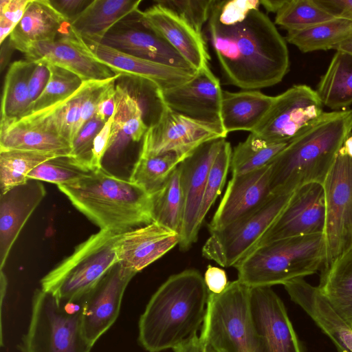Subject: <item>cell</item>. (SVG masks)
<instances>
[{
  "label": "cell",
  "instance_id": "16",
  "mask_svg": "<svg viewBox=\"0 0 352 352\" xmlns=\"http://www.w3.org/2000/svg\"><path fill=\"white\" fill-rule=\"evenodd\" d=\"M69 30L86 53L107 65L116 75L140 78L160 91L181 86L192 79L197 72L129 55L101 43L85 39Z\"/></svg>",
  "mask_w": 352,
  "mask_h": 352
},
{
  "label": "cell",
  "instance_id": "11",
  "mask_svg": "<svg viewBox=\"0 0 352 352\" xmlns=\"http://www.w3.org/2000/svg\"><path fill=\"white\" fill-rule=\"evenodd\" d=\"M226 136L221 128L185 116L162 102L157 120L143 138L139 156L175 153L187 157L202 144Z\"/></svg>",
  "mask_w": 352,
  "mask_h": 352
},
{
  "label": "cell",
  "instance_id": "34",
  "mask_svg": "<svg viewBox=\"0 0 352 352\" xmlns=\"http://www.w3.org/2000/svg\"><path fill=\"white\" fill-rule=\"evenodd\" d=\"M287 32L286 41L302 52L336 50L352 39V21L334 18L306 29Z\"/></svg>",
  "mask_w": 352,
  "mask_h": 352
},
{
  "label": "cell",
  "instance_id": "44",
  "mask_svg": "<svg viewBox=\"0 0 352 352\" xmlns=\"http://www.w3.org/2000/svg\"><path fill=\"white\" fill-rule=\"evenodd\" d=\"M104 124L95 114L80 129L72 144L71 156L79 164L91 170L94 140Z\"/></svg>",
  "mask_w": 352,
  "mask_h": 352
},
{
  "label": "cell",
  "instance_id": "4",
  "mask_svg": "<svg viewBox=\"0 0 352 352\" xmlns=\"http://www.w3.org/2000/svg\"><path fill=\"white\" fill-rule=\"evenodd\" d=\"M58 188L102 230L120 234L153 222L151 195L102 168Z\"/></svg>",
  "mask_w": 352,
  "mask_h": 352
},
{
  "label": "cell",
  "instance_id": "48",
  "mask_svg": "<svg viewBox=\"0 0 352 352\" xmlns=\"http://www.w3.org/2000/svg\"><path fill=\"white\" fill-rule=\"evenodd\" d=\"M121 75L115 76L102 92L96 107V115L105 123L116 110V81Z\"/></svg>",
  "mask_w": 352,
  "mask_h": 352
},
{
  "label": "cell",
  "instance_id": "3",
  "mask_svg": "<svg viewBox=\"0 0 352 352\" xmlns=\"http://www.w3.org/2000/svg\"><path fill=\"white\" fill-rule=\"evenodd\" d=\"M351 132L352 109L324 112L272 162V193L294 192L309 183L322 184Z\"/></svg>",
  "mask_w": 352,
  "mask_h": 352
},
{
  "label": "cell",
  "instance_id": "49",
  "mask_svg": "<svg viewBox=\"0 0 352 352\" xmlns=\"http://www.w3.org/2000/svg\"><path fill=\"white\" fill-rule=\"evenodd\" d=\"M34 63L35 67L31 74L28 86L31 104L42 94L50 78V71L47 65L41 62Z\"/></svg>",
  "mask_w": 352,
  "mask_h": 352
},
{
  "label": "cell",
  "instance_id": "20",
  "mask_svg": "<svg viewBox=\"0 0 352 352\" xmlns=\"http://www.w3.org/2000/svg\"><path fill=\"white\" fill-rule=\"evenodd\" d=\"M19 52L27 60L62 67L83 81L105 80L116 76L107 65L86 53L70 30L53 41L30 43Z\"/></svg>",
  "mask_w": 352,
  "mask_h": 352
},
{
  "label": "cell",
  "instance_id": "51",
  "mask_svg": "<svg viewBox=\"0 0 352 352\" xmlns=\"http://www.w3.org/2000/svg\"><path fill=\"white\" fill-rule=\"evenodd\" d=\"M52 6L69 23L74 20L92 1L50 0Z\"/></svg>",
  "mask_w": 352,
  "mask_h": 352
},
{
  "label": "cell",
  "instance_id": "29",
  "mask_svg": "<svg viewBox=\"0 0 352 352\" xmlns=\"http://www.w3.org/2000/svg\"><path fill=\"white\" fill-rule=\"evenodd\" d=\"M100 81H83L80 87L65 100L37 113L26 116L19 122L38 125L50 130L68 140L72 145L80 119L82 104Z\"/></svg>",
  "mask_w": 352,
  "mask_h": 352
},
{
  "label": "cell",
  "instance_id": "17",
  "mask_svg": "<svg viewBox=\"0 0 352 352\" xmlns=\"http://www.w3.org/2000/svg\"><path fill=\"white\" fill-rule=\"evenodd\" d=\"M223 138L198 147L177 166L184 199V212L179 246L188 250L197 240L199 217L207 177Z\"/></svg>",
  "mask_w": 352,
  "mask_h": 352
},
{
  "label": "cell",
  "instance_id": "43",
  "mask_svg": "<svg viewBox=\"0 0 352 352\" xmlns=\"http://www.w3.org/2000/svg\"><path fill=\"white\" fill-rule=\"evenodd\" d=\"M214 0H167L156 3L168 9L202 34V28L210 17Z\"/></svg>",
  "mask_w": 352,
  "mask_h": 352
},
{
  "label": "cell",
  "instance_id": "9",
  "mask_svg": "<svg viewBox=\"0 0 352 352\" xmlns=\"http://www.w3.org/2000/svg\"><path fill=\"white\" fill-rule=\"evenodd\" d=\"M294 192L272 193L253 211L221 230L211 232L202 248V255L222 267H234L256 245Z\"/></svg>",
  "mask_w": 352,
  "mask_h": 352
},
{
  "label": "cell",
  "instance_id": "37",
  "mask_svg": "<svg viewBox=\"0 0 352 352\" xmlns=\"http://www.w3.org/2000/svg\"><path fill=\"white\" fill-rule=\"evenodd\" d=\"M185 158L175 153L139 156L129 179L151 195L164 186L173 171Z\"/></svg>",
  "mask_w": 352,
  "mask_h": 352
},
{
  "label": "cell",
  "instance_id": "41",
  "mask_svg": "<svg viewBox=\"0 0 352 352\" xmlns=\"http://www.w3.org/2000/svg\"><path fill=\"white\" fill-rule=\"evenodd\" d=\"M91 170L79 164L71 155L52 157L35 167L28 179L60 185L76 182Z\"/></svg>",
  "mask_w": 352,
  "mask_h": 352
},
{
  "label": "cell",
  "instance_id": "52",
  "mask_svg": "<svg viewBox=\"0 0 352 352\" xmlns=\"http://www.w3.org/2000/svg\"><path fill=\"white\" fill-rule=\"evenodd\" d=\"M335 18L352 21V0H318Z\"/></svg>",
  "mask_w": 352,
  "mask_h": 352
},
{
  "label": "cell",
  "instance_id": "35",
  "mask_svg": "<svg viewBox=\"0 0 352 352\" xmlns=\"http://www.w3.org/2000/svg\"><path fill=\"white\" fill-rule=\"evenodd\" d=\"M151 197L153 222L180 235L184 218V199L177 167L164 186Z\"/></svg>",
  "mask_w": 352,
  "mask_h": 352
},
{
  "label": "cell",
  "instance_id": "42",
  "mask_svg": "<svg viewBox=\"0 0 352 352\" xmlns=\"http://www.w3.org/2000/svg\"><path fill=\"white\" fill-rule=\"evenodd\" d=\"M232 152V149L230 142L224 139L212 162L207 177L199 217L200 228L207 213L217 197L221 194L224 186L230 168Z\"/></svg>",
  "mask_w": 352,
  "mask_h": 352
},
{
  "label": "cell",
  "instance_id": "15",
  "mask_svg": "<svg viewBox=\"0 0 352 352\" xmlns=\"http://www.w3.org/2000/svg\"><path fill=\"white\" fill-rule=\"evenodd\" d=\"M250 306L261 352H303L285 306L272 287H250Z\"/></svg>",
  "mask_w": 352,
  "mask_h": 352
},
{
  "label": "cell",
  "instance_id": "23",
  "mask_svg": "<svg viewBox=\"0 0 352 352\" xmlns=\"http://www.w3.org/2000/svg\"><path fill=\"white\" fill-rule=\"evenodd\" d=\"M41 181L28 179L0 195V270L23 226L45 197Z\"/></svg>",
  "mask_w": 352,
  "mask_h": 352
},
{
  "label": "cell",
  "instance_id": "1",
  "mask_svg": "<svg viewBox=\"0 0 352 352\" xmlns=\"http://www.w3.org/2000/svg\"><path fill=\"white\" fill-rule=\"evenodd\" d=\"M207 23L211 45L228 84L258 90L279 83L288 73L286 40L259 9L234 24H221L210 14Z\"/></svg>",
  "mask_w": 352,
  "mask_h": 352
},
{
  "label": "cell",
  "instance_id": "38",
  "mask_svg": "<svg viewBox=\"0 0 352 352\" xmlns=\"http://www.w3.org/2000/svg\"><path fill=\"white\" fill-rule=\"evenodd\" d=\"M57 155L24 150L0 151L1 193L25 183L29 173L40 164Z\"/></svg>",
  "mask_w": 352,
  "mask_h": 352
},
{
  "label": "cell",
  "instance_id": "30",
  "mask_svg": "<svg viewBox=\"0 0 352 352\" xmlns=\"http://www.w3.org/2000/svg\"><path fill=\"white\" fill-rule=\"evenodd\" d=\"M24 150L71 155V143L59 135L40 126L17 122L0 131V151Z\"/></svg>",
  "mask_w": 352,
  "mask_h": 352
},
{
  "label": "cell",
  "instance_id": "24",
  "mask_svg": "<svg viewBox=\"0 0 352 352\" xmlns=\"http://www.w3.org/2000/svg\"><path fill=\"white\" fill-rule=\"evenodd\" d=\"M179 234L152 222L122 233L116 242L118 262L138 273L179 245Z\"/></svg>",
  "mask_w": 352,
  "mask_h": 352
},
{
  "label": "cell",
  "instance_id": "28",
  "mask_svg": "<svg viewBox=\"0 0 352 352\" xmlns=\"http://www.w3.org/2000/svg\"><path fill=\"white\" fill-rule=\"evenodd\" d=\"M274 96L259 90L222 91L221 115L222 126L228 134L232 131L252 132L270 109Z\"/></svg>",
  "mask_w": 352,
  "mask_h": 352
},
{
  "label": "cell",
  "instance_id": "40",
  "mask_svg": "<svg viewBox=\"0 0 352 352\" xmlns=\"http://www.w3.org/2000/svg\"><path fill=\"white\" fill-rule=\"evenodd\" d=\"M45 64L50 71L49 80L42 94L31 104L25 116L37 113L65 100L76 92L83 82L78 75L69 70L52 64Z\"/></svg>",
  "mask_w": 352,
  "mask_h": 352
},
{
  "label": "cell",
  "instance_id": "21",
  "mask_svg": "<svg viewBox=\"0 0 352 352\" xmlns=\"http://www.w3.org/2000/svg\"><path fill=\"white\" fill-rule=\"evenodd\" d=\"M271 164L253 172L232 175L211 219L210 232L221 230L259 207L272 194Z\"/></svg>",
  "mask_w": 352,
  "mask_h": 352
},
{
  "label": "cell",
  "instance_id": "22",
  "mask_svg": "<svg viewBox=\"0 0 352 352\" xmlns=\"http://www.w3.org/2000/svg\"><path fill=\"white\" fill-rule=\"evenodd\" d=\"M142 22L164 39L197 72L208 65L203 36L175 13L155 3L141 12Z\"/></svg>",
  "mask_w": 352,
  "mask_h": 352
},
{
  "label": "cell",
  "instance_id": "45",
  "mask_svg": "<svg viewBox=\"0 0 352 352\" xmlns=\"http://www.w3.org/2000/svg\"><path fill=\"white\" fill-rule=\"evenodd\" d=\"M260 1H214L210 16L223 25H232L245 19L249 12L259 9Z\"/></svg>",
  "mask_w": 352,
  "mask_h": 352
},
{
  "label": "cell",
  "instance_id": "54",
  "mask_svg": "<svg viewBox=\"0 0 352 352\" xmlns=\"http://www.w3.org/2000/svg\"><path fill=\"white\" fill-rule=\"evenodd\" d=\"M1 46V71L3 72L10 60L13 50L15 49L11 45L9 38Z\"/></svg>",
  "mask_w": 352,
  "mask_h": 352
},
{
  "label": "cell",
  "instance_id": "39",
  "mask_svg": "<svg viewBox=\"0 0 352 352\" xmlns=\"http://www.w3.org/2000/svg\"><path fill=\"white\" fill-rule=\"evenodd\" d=\"M318 0H285L274 23L287 32L297 31L334 19Z\"/></svg>",
  "mask_w": 352,
  "mask_h": 352
},
{
  "label": "cell",
  "instance_id": "10",
  "mask_svg": "<svg viewBox=\"0 0 352 352\" xmlns=\"http://www.w3.org/2000/svg\"><path fill=\"white\" fill-rule=\"evenodd\" d=\"M326 268L352 248V158L338 152L323 184Z\"/></svg>",
  "mask_w": 352,
  "mask_h": 352
},
{
  "label": "cell",
  "instance_id": "55",
  "mask_svg": "<svg viewBox=\"0 0 352 352\" xmlns=\"http://www.w3.org/2000/svg\"><path fill=\"white\" fill-rule=\"evenodd\" d=\"M0 304H1V315L2 316V309L3 300L5 299L8 287V280L6 274L3 273V270H1L0 276ZM1 346H3V333H2V316H1Z\"/></svg>",
  "mask_w": 352,
  "mask_h": 352
},
{
  "label": "cell",
  "instance_id": "56",
  "mask_svg": "<svg viewBox=\"0 0 352 352\" xmlns=\"http://www.w3.org/2000/svg\"><path fill=\"white\" fill-rule=\"evenodd\" d=\"M285 1V0H262L260 1V4L262 5L266 11L276 13Z\"/></svg>",
  "mask_w": 352,
  "mask_h": 352
},
{
  "label": "cell",
  "instance_id": "18",
  "mask_svg": "<svg viewBox=\"0 0 352 352\" xmlns=\"http://www.w3.org/2000/svg\"><path fill=\"white\" fill-rule=\"evenodd\" d=\"M222 91L219 79L208 65L197 71L192 79L181 86L157 90L160 100L172 110L223 129L221 115Z\"/></svg>",
  "mask_w": 352,
  "mask_h": 352
},
{
  "label": "cell",
  "instance_id": "7",
  "mask_svg": "<svg viewBox=\"0 0 352 352\" xmlns=\"http://www.w3.org/2000/svg\"><path fill=\"white\" fill-rule=\"evenodd\" d=\"M82 327L81 301L64 302L41 288L33 294L27 332L18 345L21 352H90Z\"/></svg>",
  "mask_w": 352,
  "mask_h": 352
},
{
  "label": "cell",
  "instance_id": "6",
  "mask_svg": "<svg viewBox=\"0 0 352 352\" xmlns=\"http://www.w3.org/2000/svg\"><path fill=\"white\" fill-rule=\"evenodd\" d=\"M120 234L100 230L90 236L41 278V288L61 302H80L118 263Z\"/></svg>",
  "mask_w": 352,
  "mask_h": 352
},
{
  "label": "cell",
  "instance_id": "36",
  "mask_svg": "<svg viewBox=\"0 0 352 352\" xmlns=\"http://www.w3.org/2000/svg\"><path fill=\"white\" fill-rule=\"evenodd\" d=\"M287 144L270 142L250 133L232 150V175L253 172L271 164Z\"/></svg>",
  "mask_w": 352,
  "mask_h": 352
},
{
  "label": "cell",
  "instance_id": "46",
  "mask_svg": "<svg viewBox=\"0 0 352 352\" xmlns=\"http://www.w3.org/2000/svg\"><path fill=\"white\" fill-rule=\"evenodd\" d=\"M30 0L0 1V44L10 35L22 19Z\"/></svg>",
  "mask_w": 352,
  "mask_h": 352
},
{
  "label": "cell",
  "instance_id": "32",
  "mask_svg": "<svg viewBox=\"0 0 352 352\" xmlns=\"http://www.w3.org/2000/svg\"><path fill=\"white\" fill-rule=\"evenodd\" d=\"M35 63L27 60L13 62L6 75L2 100L0 131L19 121L31 105L29 81Z\"/></svg>",
  "mask_w": 352,
  "mask_h": 352
},
{
  "label": "cell",
  "instance_id": "50",
  "mask_svg": "<svg viewBox=\"0 0 352 352\" xmlns=\"http://www.w3.org/2000/svg\"><path fill=\"white\" fill-rule=\"evenodd\" d=\"M204 279L209 292L214 294L222 293L229 284L226 272L210 265L205 272Z\"/></svg>",
  "mask_w": 352,
  "mask_h": 352
},
{
  "label": "cell",
  "instance_id": "19",
  "mask_svg": "<svg viewBox=\"0 0 352 352\" xmlns=\"http://www.w3.org/2000/svg\"><path fill=\"white\" fill-rule=\"evenodd\" d=\"M139 11L112 28L100 42L120 52L183 69L197 72L164 39L144 24Z\"/></svg>",
  "mask_w": 352,
  "mask_h": 352
},
{
  "label": "cell",
  "instance_id": "26",
  "mask_svg": "<svg viewBox=\"0 0 352 352\" xmlns=\"http://www.w3.org/2000/svg\"><path fill=\"white\" fill-rule=\"evenodd\" d=\"M70 23L51 4L50 0H30L23 16L9 36L12 47L20 51L32 42L53 41L65 34Z\"/></svg>",
  "mask_w": 352,
  "mask_h": 352
},
{
  "label": "cell",
  "instance_id": "47",
  "mask_svg": "<svg viewBox=\"0 0 352 352\" xmlns=\"http://www.w3.org/2000/svg\"><path fill=\"white\" fill-rule=\"evenodd\" d=\"M114 114L106 122L96 136L91 152V170L102 168L103 158L109 148Z\"/></svg>",
  "mask_w": 352,
  "mask_h": 352
},
{
  "label": "cell",
  "instance_id": "5",
  "mask_svg": "<svg viewBox=\"0 0 352 352\" xmlns=\"http://www.w3.org/2000/svg\"><path fill=\"white\" fill-rule=\"evenodd\" d=\"M326 248L323 234L277 240L254 248L234 267L249 287L284 285L322 270Z\"/></svg>",
  "mask_w": 352,
  "mask_h": 352
},
{
  "label": "cell",
  "instance_id": "8",
  "mask_svg": "<svg viewBox=\"0 0 352 352\" xmlns=\"http://www.w3.org/2000/svg\"><path fill=\"white\" fill-rule=\"evenodd\" d=\"M200 338L215 352H261L250 306V287L238 279L210 292Z\"/></svg>",
  "mask_w": 352,
  "mask_h": 352
},
{
  "label": "cell",
  "instance_id": "13",
  "mask_svg": "<svg viewBox=\"0 0 352 352\" xmlns=\"http://www.w3.org/2000/svg\"><path fill=\"white\" fill-rule=\"evenodd\" d=\"M325 220L323 185L316 182L305 184L294 192L285 208L254 248L280 239L323 234Z\"/></svg>",
  "mask_w": 352,
  "mask_h": 352
},
{
  "label": "cell",
  "instance_id": "14",
  "mask_svg": "<svg viewBox=\"0 0 352 352\" xmlns=\"http://www.w3.org/2000/svg\"><path fill=\"white\" fill-rule=\"evenodd\" d=\"M137 273L117 263L82 299V327L93 346L117 320L127 285Z\"/></svg>",
  "mask_w": 352,
  "mask_h": 352
},
{
  "label": "cell",
  "instance_id": "2",
  "mask_svg": "<svg viewBox=\"0 0 352 352\" xmlns=\"http://www.w3.org/2000/svg\"><path fill=\"white\" fill-rule=\"evenodd\" d=\"M210 292L198 270L173 274L153 294L138 322V342L148 352L174 349L197 336Z\"/></svg>",
  "mask_w": 352,
  "mask_h": 352
},
{
  "label": "cell",
  "instance_id": "58",
  "mask_svg": "<svg viewBox=\"0 0 352 352\" xmlns=\"http://www.w3.org/2000/svg\"><path fill=\"white\" fill-rule=\"evenodd\" d=\"M336 51H340L352 55V39L340 45Z\"/></svg>",
  "mask_w": 352,
  "mask_h": 352
},
{
  "label": "cell",
  "instance_id": "12",
  "mask_svg": "<svg viewBox=\"0 0 352 352\" xmlns=\"http://www.w3.org/2000/svg\"><path fill=\"white\" fill-rule=\"evenodd\" d=\"M316 90L295 85L274 96L266 114L250 132L276 143H288L324 112Z\"/></svg>",
  "mask_w": 352,
  "mask_h": 352
},
{
  "label": "cell",
  "instance_id": "53",
  "mask_svg": "<svg viewBox=\"0 0 352 352\" xmlns=\"http://www.w3.org/2000/svg\"><path fill=\"white\" fill-rule=\"evenodd\" d=\"M174 352H215L200 336L191 340L173 349Z\"/></svg>",
  "mask_w": 352,
  "mask_h": 352
},
{
  "label": "cell",
  "instance_id": "31",
  "mask_svg": "<svg viewBox=\"0 0 352 352\" xmlns=\"http://www.w3.org/2000/svg\"><path fill=\"white\" fill-rule=\"evenodd\" d=\"M318 287L336 313L352 327V248L321 270Z\"/></svg>",
  "mask_w": 352,
  "mask_h": 352
},
{
  "label": "cell",
  "instance_id": "27",
  "mask_svg": "<svg viewBox=\"0 0 352 352\" xmlns=\"http://www.w3.org/2000/svg\"><path fill=\"white\" fill-rule=\"evenodd\" d=\"M141 0H94L70 23L80 37L100 43L122 20L140 11Z\"/></svg>",
  "mask_w": 352,
  "mask_h": 352
},
{
  "label": "cell",
  "instance_id": "57",
  "mask_svg": "<svg viewBox=\"0 0 352 352\" xmlns=\"http://www.w3.org/2000/svg\"><path fill=\"white\" fill-rule=\"evenodd\" d=\"M339 153L352 158V135L347 138Z\"/></svg>",
  "mask_w": 352,
  "mask_h": 352
},
{
  "label": "cell",
  "instance_id": "25",
  "mask_svg": "<svg viewBox=\"0 0 352 352\" xmlns=\"http://www.w3.org/2000/svg\"><path fill=\"white\" fill-rule=\"evenodd\" d=\"M148 129L140 101L128 89L116 85L111 139L102 165L119 159L130 142L143 140Z\"/></svg>",
  "mask_w": 352,
  "mask_h": 352
},
{
  "label": "cell",
  "instance_id": "33",
  "mask_svg": "<svg viewBox=\"0 0 352 352\" xmlns=\"http://www.w3.org/2000/svg\"><path fill=\"white\" fill-rule=\"evenodd\" d=\"M316 91L322 104L332 109H346L352 104V55L336 51Z\"/></svg>",
  "mask_w": 352,
  "mask_h": 352
}]
</instances>
